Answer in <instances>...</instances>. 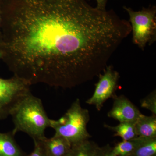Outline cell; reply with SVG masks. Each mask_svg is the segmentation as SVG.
Returning <instances> with one entry per match:
<instances>
[{
	"label": "cell",
	"instance_id": "cell-5",
	"mask_svg": "<svg viewBox=\"0 0 156 156\" xmlns=\"http://www.w3.org/2000/svg\"><path fill=\"white\" fill-rule=\"evenodd\" d=\"M30 86L15 76L8 79L0 78V121L11 116L20 101L30 92Z\"/></svg>",
	"mask_w": 156,
	"mask_h": 156
},
{
	"label": "cell",
	"instance_id": "cell-3",
	"mask_svg": "<svg viewBox=\"0 0 156 156\" xmlns=\"http://www.w3.org/2000/svg\"><path fill=\"white\" fill-rule=\"evenodd\" d=\"M89 120V111L82 107L77 98L59 119H50V127L55 131L54 135L64 137L73 146L92 137L87 130Z\"/></svg>",
	"mask_w": 156,
	"mask_h": 156
},
{
	"label": "cell",
	"instance_id": "cell-16",
	"mask_svg": "<svg viewBox=\"0 0 156 156\" xmlns=\"http://www.w3.org/2000/svg\"><path fill=\"white\" fill-rule=\"evenodd\" d=\"M34 148L30 154L26 156H46L40 140H34Z\"/></svg>",
	"mask_w": 156,
	"mask_h": 156
},
{
	"label": "cell",
	"instance_id": "cell-7",
	"mask_svg": "<svg viewBox=\"0 0 156 156\" xmlns=\"http://www.w3.org/2000/svg\"><path fill=\"white\" fill-rule=\"evenodd\" d=\"M112 98V107L107 114L109 118L119 122H136L142 114L139 109L125 95H115Z\"/></svg>",
	"mask_w": 156,
	"mask_h": 156
},
{
	"label": "cell",
	"instance_id": "cell-10",
	"mask_svg": "<svg viewBox=\"0 0 156 156\" xmlns=\"http://www.w3.org/2000/svg\"><path fill=\"white\" fill-rule=\"evenodd\" d=\"M135 127L138 136L156 137V116L142 114L135 122Z\"/></svg>",
	"mask_w": 156,
	"mask_h": 156
},
{
	"label": "cell",
	"instance_id": "cell-8",
	"mask_svg": "<svg viewBox=\"0 0 156 156\" xmlns=\"http://www.w3.org/2000/svg\"><path fill=\"white\" fill-rule=\"evenodd\" d=\"M46 156H68L71 150V144L62 136L54 135L51 138L39 140Z\"/></svg>",
	"mask_w": 156,
	"mask_h": 156
},
{
	"label": "cell",
	"instance_id": "cell-9",
	"mask_svg": "<svg viewBox=\"0 0 156 156\" xmlns=\"http://www.w3.org/2000/svg\"><path fill=\"white\" fill-rule=\"evenodd\" d=\"M12 131L0 132V156H26L14 138Z\"/></svg>",
	"mask_w": 156,
	"mask_h": 156
},
{
	"label": "cell",
	"instance_id": "cell-6",
	"mask_svg": "<svg viewBox=\"0 0 156 156\" xmlns=\"http://www.w3.org/2000/svg\"><path fill=\"white\" fill-rule=\"evenodd\" d=\"M102 73L98 76L93 95L86 101L87 104L95 106L98 111L107 101L116 95L120 78L119 73L112 66H107Z\"/></svg>",
	"mask_w": 156,
	"mask_h": 156
},
{
	"label": "cell",
	"instance_id": "cell-1",
	"mask_svg": "<svg viewBox=\"0 0 156 156\" xmlns=\"http://www.w3.org/2000/svg\"><path fill=\"white\" fill-rule=\"evenodd\" d=\"M1 10V58L31 86L92 80L131 32L128 20L87 0H6Z\"/></svg>",
	"mask_w": 156,
	"mask_h": 156
},
{
	"label": "cell",
	"instance_id": "cell-19",
	"mask_svg": "<svg viewBox=\"0 0 156 156\" xmlns=\"http://www.w3.org/2000/svg\"><path fill=\"white\" fill-rule=\"evenodd\" d=\"M1 4H0V26H1Z\"/></svg>",
	"mask_w": 156,
	"mask_h": 156
},
{
	"label": "cell",
	"instance_id": "cell-11",
	"mask_svg": "<svg viewBox=\"0 0 156 156\" xmlns=\"http://www.w3.org/2000/svg\"><path fill=\"white\" fill-rule=\"evenodd\" d=\"M104 127L113 131L114 136H119L123 140H131L138 136L136 133L135 122H120L119 125L115 126L105 124Z\"/></svg>",
	"mask_w": 156,
	"mask_h": 156
},
{
	"label": "cell",
	"instance_id": "cell-14",
	"mask_svg": "<svg viewBox=\"0 0 156 156\" xmlns=\"http://www.w3.org/2000/svg\"><path fill=\"white\" fill-rule=\"evenodd\" d=\"M139 141V137L128 140H122L112 147L110 154L112 156H130L134 151Z\"/></svg>",
	"mask_w": 156,
	"mask_h": 156
},
{
	"label": "cell",
	"instance_id": "cell-13",
	"mask_svg": "<svg viewBox=\"0 0 156 156\" xmlns=\"http://www.w3.org/2000/svg\"><path fill=\"white\" fill-rule=\"evenodd\" d=\"M139 137V143L130 156H156V137Z\"/></svg>",
	"mask_w": 156,
	"mask_h": 156
},
{
	"label": "cell",
	"instance_id": "cell-12",
	"mask_svg": "<svg viewBox=\"0 0 156 156\" xmlns=\"http://www.w3.org/2000/svg\"><path fill=\"white\" fill-rule=\"evenodd\" d=\"M99 147L96 143L87 140L73 145L68 156H96Z\"/></svg>",
	"mask_w": 156,
	"mask_h": 156
},
{
	"label": "cell",
	"instance_id": "cell-18",
	"mask_svg": "<svg viewBox=\"0 0 156 156\" xmlns=\"http://www.w3.org/2000/svg\"><path fill=\"white\" fill-rule=\"evenodd\" d=\"M97 5L96 8L101 11H106L107 0H96Z\"/></svg>",
	"mask_w": 156,
	"mask_h": 156
},
{
	"label": "cell",
	"instance_id": "cell-4",
	"mask_svg": "<svg viewBox=\"0 0 156 156\" xmlns=\"http://www.w3.org/2000/svg\"><path fill=\"white\" fill-rule=\"evenodd\" d=\"M123 8L129 15L133 43L144 50L147 44H151L156 41V7L143 8L138 11L126 7Z\"/></svg>",
	"mask_w": 156,
	"mask_h": 156
},
{
	"label": "cell",
	"instance_id": "cell-2",
	"mask_svg": "<svg viewBox=\"0 0 156 156\" xmlns=\"http://www.w3.org/2000/svg\"><path fill=\"white\" fill-rule=\"evenodd\" d=\"M14 128V134L22 132L34 140L44 137L46 129L50 127L48 117L41 100L30 92L15 107L11 115Z\"/></svg>",
	"mask_w": 156,
	"mask_h": 156
},
{
	"label": "cell",
	"instance_id": "cell-20",
	"mask_svg": "<svg viewBox=\"0 0 156 156\" xmlns=\"http://www.w3.org/2000/svg\"><path fill=\"white\" fill-rule=\"evenodd\" d=\"M2 58V55H1V53H0V58Z\"/></svg>",
	"mask_w": 156,
	"mask_h": 156
},
{
	"label": "cell",
	"instance_id": "cell-15",
	"mask_svg": "<svg viewBox=\"0 0 156 156\" xmlns=\"http://www.w3.org/2000/svg\"><path fill=\"white\" fill-rule=\"evenodd\" d=\"M140 106L151 112L156 116V91L154 90L146 97L140 101Z\"/></svg>",
	"mask_w": 156,
	"mask_h": 156
},
{
	"label": "cell",
	"instance_id": "cell-17",
	"mask_svg": "<svg viewBox=\"0 0 156 156\" xmlns=\"http://www.w3.org/2000/svg\"><path fill=\"white\" fill-rule=\"evenodd\" d=\"M111 148L109 144L99 147L96 156H112L110 154Z\"/></svg>",
	"mask_w": 156,
	"mask_h": 156
}]
</instances>
